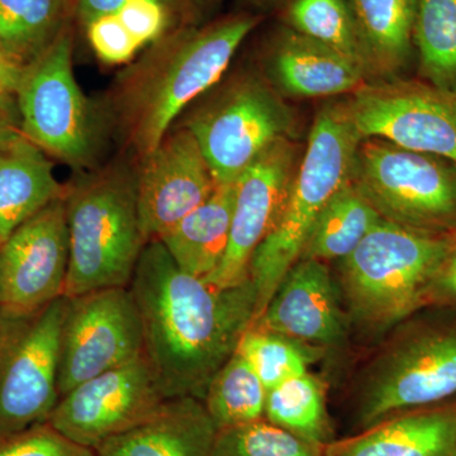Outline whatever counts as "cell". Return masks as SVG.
Listing matches in <instances>:
<instances>
[{"label": "cell", "mask_w": 456, "mask_h": 456, "mask_svg": "<svg viewBox=\"0 0 456 456\" xmlns=\"http://www.w3.org/2000/svg\"><path fill=\"white\" fill-rule=\"evenodd\" d=\"M217 428L202 399L171 398L149 419L110 437L97 456H212Z\"/></svg>", "instance_id": "cell-20"}, {"label": "cell", "mask_w": 456, "mask_h": 456, "mask_svg": "<svg viewBox=\"0 0 456 456\" xmlns=\"http://www.w3.org/2000/svg\"><path fill=\"white\" fill-rule=\"evenodd\" d=\"M137 206L147 242L160 240L217 187L196 137L180 125L140 161Z\"/></svg>", "instance_id": "cell-16"}, {"label": "cell", "mask_w": 456, "mask_h": 456, "mask_svg": "<svg viewBox=\"0 0 456 456\" xmlns=\"http://www.w3.org/2000/svg\"><path fill=\"white\" fill-rule=\"evenodd\" d=\"M239 354L253 368L266 391L307 373L321 347L250 326L237 344Z\"/></svg>", "instance_id": "cell-30"}, {"label": "cell", "mask_w": 456, "mask_h": 456, "mask_svg": "<svg viewBox=\"0 0 456 456\" xmlns=\"http://www.w3.org/2000/svg\"><path fill=\"white\" fill-rule=\"evenodd\" d=\"M259 22V17L241 13L202 28L180 27L119 75L102 112L139 163L159 146L183 110L221 82Z\"/></svg>", "instance_id": "cell-2"}, {"label": "cell", "mask_w": 456, "mask_h": 456, "mask_svg": "<svg viewBox=\"0 0 456 456\" xmlns=\"http://www.w3.org/2000/svg\"><path fill=\"white\" fill-rule=\"evenodd\" d=\"M69 257L65 297L130 285L149 244L137 206L136 171L127 164L84 173L66 185Z\"/></svg>", "instance_id": "cell-4"}, {"label": "cell", "mask_w": 456, "mask_h": 456, "mask_svg": "<svg viewBox=\"0 0 456 456\" xmlns=\"http://www.w3.org/2000/svg\"><path fill=\"white\" fill-rule=\"evenodd\" d=\"M165 401L167 398L142 355L66 393L47 422L69 439L95 450L145 421Z\"/></svg>", "instance_id": "cell-13"}, {"label": "cell", "mask_w": 456, "mask_h": 456, "mask_svg": "<svg viewBox=\"0 0 456 456\" xmlns=\"http://www.w3.org/2000/svg\"><path fill=\"white\" fill-rule=\"evenodd\" d=\"M93 53L107 65L130 64L142 47L113 17H99L83 27Z\"/></svg>", "instance_id": "cell-33"}, {"label": "cell", "mask_w": 456, "mask_h": 456, "mask_svg": "<svg viewBox=\"0 0 456 456\" xmlns=\"http://www.w3.org/2000/svg\"><path fill=\"white\" fill-rule=\"evenodd\" d=\"M456 232L430 233L382 220L340 260V281L351 317L382 331L426 307V297Z\"/></svg>", "instance_id": "cell-5"}, {"label": "cell", "mask_w": 456, "mask_h": 456, "mask_svg": "<svg viewBox=\"0 0 456 456\" xmlns=\"http://www.w3.org/2000/svg\"><path fill=\"white\" fill-rule=\"evenodd\" d=\"M264 419L322 446L336 440L325 383L308 371L266 392Z\"/></svg>", "instance_id": "cell-27"}, {"label": "cell", "mask_w": 456, "mask_h": 456, "mask_svg": "<svg viewBox=\"0 0 456 456\" xmlns=\"http://www.w3.org/2000/svg\"><path fill=\"white\" fill-rule=\"evenodd\" d=\"M9 104H0V142L7 139L9 134L16 132V128L12 125L11 117H9Z\"/></svg>", "instance_id": "cell-36"}, {"label": "cell", "mask_w": 456, "mask_h": 456, "mask_svg": "<svg viewBox=\"0 0 456 456\" xmlns=\"http://www.w3.org/2000/svg\"><path fill=\"white\" fill-rule=\"evenodd\" d=\"M303 152L296 140H279L237 178L230 241L218 268L203 278L207 283L227 289L248 281L255 251L283 212Z\"/></svg>", "instance_id": "cell-15"}, {"label": "cell", "mask_w": 456, "mask_h": 456, "mask_svg": "<svg viewBox=\"0 0 456 456\" xmlns=\"http://www.w3.org/2000/svg\"><path fill=\"white\" fill-rule=\"evenodd\" d=\"M143 331V355L167 399H203L212 378L253 323L250 279L220 289L183 272L159 240L143 248L130 285Z\"/></svg>", "instance_id": "cell-1"}, {"label": "cell", "mask_w": 456, "mask_h": 456, "mask_svg": "<svg viewBox=\"0 0 456 456\" xmlns=\"http://www.w3.org/2000/svg\"><path fill=\"white\" fill-rule=\"evenodd\" d=\"M377 80L401 77L415 53L419 0H349Z\"/></svg>", "instance_id": "cell-23"}, {"label": "cell", "mask_w": 456, "mask_h": 456, "mask_svg": "<svg viewBox=\"0 0 456 456\" xmlns=\"http://www.w3.org/2000/svg\"><path fill=\"white\" fill-rule=\"evenodd\" d=\"M53 164L16 131L0 142V248L32 216L65 194Z\"/></svg>", "instance_id": "cell-21"}, {"label": "cell", "mask_w": 456, "mask_h": 456, "mask_svg": "<svg viewBox=\"0 0 456 456\" xmlns=\"http://www.w3.org/2000/svg\"><path fill=\"white\" fill-rule=\"evenodd\" d=\"M183 126L196 137L217 184L237 178L269 146L297 134L296 114L266 77L241 71L213 86Z\"/></svg>", "instance_id": "cell-7"}, {"label": "cell", "mask_w": 456, "mask_h": 456, "mask_svg": "<svg viewBox=\"0 0 456 456\" xmlns=\"http://www.w3.org/2000/svg\"><path fill=\"white\" fill-rule=\"evenodd\" d=\"M235 198L236 182L218 184L208 200L159 240L183 272L207 278L218 268L230 241Z\"/></svg>", "instance_id": "cell-22"}, {"label": "cell", "mask_w": 456, "mask_h": 456, "mask_svg": "<svg viewBox=\"0 0 456 456\" xmlns=\"http://www.w3.org/2000/svg\"><path fill=\"white\" fill-rule=\"evenodd\" d=\"M25 68L0 50V104L11 103L16 98Z\"/></svg>", "instance_id": "cell-35"}, {"label": "cell", "mask_w": 456, "mask_h": 456, "mask_svg": "<svg viewBox=\"0 0 456 456\" xmlns=\"http://www.w3.org/2000/svg\"><path fill=\"white\" fill-rule=\"evenodd\" d=\"M362 140L345 99L327 102L318 110L283 212L250 261L248 279L256 294L253 323L301 259L318 216L350 179Z\"/></svg>", "instance_id": "cell-3"}, {"label": "cell", "mask_w": 456, "mask_h": 456, "mask_svg": "<svg viewBox=\"0 0 456 456\" xmlns=\"http://www.w3.org/2000/svg\"><path fill=\"white\" fill-rule=\"evenodd\" d=\"M0 318H2V305H0Z\"/></svg>", "instance_id": "cell-38"}, {"label": "cell", "mask_w": 456, "mask_h": 456, "mask_svg": "<svg viewBox=\"0 0 456 456\" xmlns=\"http://www.w3.org/2000/svg\"><path fill=\"white\" fill-rule=\"evenodd\" d=\"M266 388L239 354L224 362L203 395L207 413L217 430L264 419Z\"/></svg>", "instance_id": "cell-29"}, {"label": "cell", "mask_w": 456, "mask_h": 456, "mask_svg": "<svg viewBox=\"0 0 456 456\" xmlns=\"http://www.w3.org/2000/svg\"><path fill=\"white\" fill-rule=\"evenodd\" d=\"M382 220L349 179L318 216L301 259L322 263L345 259Z\"/></svg>", "instance_id": "cell-24"}, {"label": "cell", "mask_w": 456, "mask_h": 456, "mask_svg": "<svg viewBox=\"0 0 456 456\" xmlns=\"http://www.w3.org/2000/svg\"><path fill=\"white\" fill-rule=\"evenodd\" d=\"M323 449L261 419L218 430L212 456H323Z\"/></svg>", "instance_id": "cell-31"}, {"label": "cell", "mask_w": 456, "mask_h": 456, "mask_svg": "<svg viewBox=\"0 0 456 456\" xmlns=\"http://www.w3.org/2000/svg\"><path fill=\"white\" fill-rule=\"evenodd\" d=\"M251 2L266 3V2H273V0H251Z\"/></svg>", "instance_id": "cell-37"}, {"label": "cell", "mask_w": 456, "mask_h": 456, "mask_svg": "<svg viewBox=\"0 0 456 456\" xmlns=\"http://www.w3.org/2000/svg\"><path fill=\"white\" fill-rule=\"evenodd\" d=\"M71 0H0V50L26 68L69 26Z\"/></svg>", "instance_id": "cell-25"}, {"label": "cell", "mask_w": 456, "mask_h": 456, "mask_svg": "<svg viewBox=\"0 0 456 456\" xmlns=\"http://www.w3.org/2000/svg\"><path fill=\"white\" fill-rule=\"evenodd\" d=\"M283 17L288 28L349 57L377 82L349 0H289Z\"/></svg>", "instance_id": "cell-26"}, {"label": "cell", "mask_w": 456, "mask_h": 456, "mask_svg": "<svg viewBox=\"0 0 456 456\" xmlns=\"http://www.w3.org/2000/svg\"><path fill=\"white\" fill-rule=\"evenodd\" d=\"M250 326L318 347L340 341L345 317L326 263L297 261Z\"/></svg>", "instance_id": "cell-17"}, {"label": "cell", "mask_w": 456, "mask_h": 456, "mask_svg": "<svg viewBox=\"0 0 456 456\" xmlns=\"http://www.w3.org/2000/svg\"><path fill=\"white\" fill-rule=\"evenodd\" d=\"M413 47L422 80L456 93V0H419Z\"/></svg>", "instance_id": "cell-28"}, {"label": "cell", "mask_w": 456, "mask_h": 456, "mask_svg": "<svg viewBox=\"0 0 456 456\" xmlns=\"http://www.w3.org/2000/svg\"><path fill=\"white\" fill-rule=\"evenodd\" d=\"M265 69L266 80L283 97L336 98L371 82L349 57L287 26L270 41Z\"/></svg>", "instance_id": "cell-18"}, {"label": "cell", "mask_w": 456, "mask_h": 456, "mask_svg": "<svg viewBox=\"0 0 456 456\" xmlns=\"http://www.w3.org/2000/svg\"><path fill=\"white\" fill-rule=\"evenodd\" d=\"M456 397V321L412 327L382 354L360 397L362 430Z\"/></svg>", "instance_id": "cell-9"}, {"label": "cell", "mask_w": 456, "mask_h": 456, "mask_svg": "<svg viewBox=\"0 0 456 456\" xmlns=\"http://www.w3.org/2000/svg\"><path fill=\"white\" fill-rule=\"evenodd\" d=\"M142 355V323L130 288H106L69 298L60 341V397Z\"/></svg>", "instance_id": "cell-11"}, {"label": "cell", "mask_w": 456, "mask_h": 456, "mask_svg": "<svg viewBox=\"0 0 456 456\" xmlns=\"http://www.w3.org/2000/svg\"><path fill=\"white\" fill-rule=\"evenodd\" d=\"M350 182L383 220L424 232H456L455 161L365 137Z\"/></svg>", "instance_id": "cell-8"}, {"label": "cell", "mask_w": 456, "mask_h": 456, "mask_svg": "<svg viewBox=\"0 0 456 456\" xmlns=\"http://www.w3.org/2000/svg\"><path fill=\"white\" fill-rule=\"evenodd\" d=\"M69 298L0 318V436L47 422L59 402L60 341Z\"/></svg>", "instance_id": "cell-10"}, {"label": "cell", "mask_w": 456, "mask_h": 456, "mask_svg": "<svg viewBox=\"0 0 456 456\" xmlns=\"http://www.w3.org/2000/svg\"><path fill=\"white\" fill-rule=\"evenodd\" d=\"M456 305V245L444 261L430 285L426 307H454Z\"/></svg>", "instance_id": "cell-34"}, {"label": "cell", "mask_w": 456, "mask_h": 456, "mask_svg": "<svg viewBox=\"0 0 456 456\" xmlns=\"http://www.w3.org/2000/svg\"><path fill=\"white\" fill-rule=\"evenodd\" d=\"M323 456H456V398L336 439L325 446Z\"/></svg>", "instance_id": "cell-19"}, {"label": "cell", "mask_w": 456, "mask_h": 456, "mask_svg": "<svg viewBox=\"0 0 456 456\" xmlns=\"http://www.w3.org/2000/svg\"><path fill=\"white\" fill-rule=\"evenodd\" d=\"M73 42L70 25L66 26L49 49L26 66L16 93L20 132L61 163L93 169L108 126L75 79Z\"/></svg>", "instance_id": "cell-6"}, {"label": "cell", "mask_w": 456, "mask_h": 456, "mask_svg": "<svg viewBox=\"0 0 456 456\" xmlns=\"http://www.w3.org/2000/svg\"><path fill=\"white\" fill-rule=\"evenodd\" d=\"M69 257L64 194L32 216L0 248L2 316H29L65 297Z\"/></svg>", "instance_id": "cell-14"}, {"label": "cell", "mask_w": 456, "mask_h": 456, "mask_svg": "<svg viewBox=\"0 0 456 456\" xmlns=\"http://www.w3.org/2000/svg\"><path fill=\"white\" fill-rule=\"evenodd\" d=\"M356 130L456 163V93L424 80H377L345 98Z\"/></svg>", "instance_id": "cell-12"}, {"label": "cell", "mask_w": 456, "mask_h": 456, "mask_svg": "<svg viewBox=\"0 0 456 456\" xmlns=\"http://www.w3.org/2000/svg\"><path fill=\"white\" fill-rule=\"evenodd\" d=\"M0 456H97V452L44 422L0 436Z\"/></svg>", "instance_id": "cell-32"}]
</instances>
